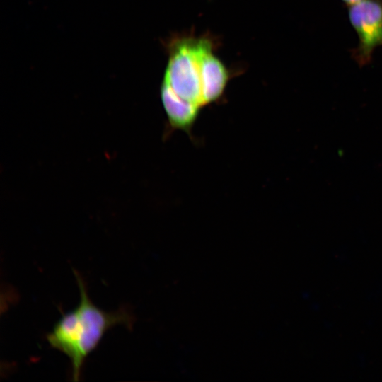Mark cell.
<instances>
[{"label":"cell","instance_id":"cell-1","mask_svg":"<svg viewBox=\"0 0 382 382\" xmlns=\"http://www.w3.org/2000/svg\"><path fill=\"white\" fill-rule=\"evenodd\" d=\"M74 276L80 301L72 311L62 313L46 339L52 348L70 359L72 380L78 381L85 359L97 347L106 332L116 325L132 328L134 317L125 307L114 311L98 308L90 299L80 274L74 270Z\"/></svg>","mask_w":382,"mask_h":382},{"label":"cell","instance_id":"cell-6","mask_svg":"<svg viewBox=\"0 0 382 382\" xmlns=\"http://www.w3.org/2000/svg\"><path fill=\"white\" fill-rule=\"evenodd\" d=\"M344 4H345L347 6H349L351 5L355 4L357 3H359L363 0H341Z\"/></svg>","mask_w":382,"mask_h":382},{"label":"cell","instance_id":"cell-3","mask_svg":"<svg viewBox=\"0 0 382 382\" xmlns=\"http://www.w3.org/2000/svg\"><path fill=\"white\" fill-rule=\"evenodd\" d=\"M348 18L359 38L351 56L361 67L371 62L374 50L382 46V0H363L349 6Z\"/></svg>","mask_w":382,"mask_h":382},{"label":"cell","instance_id":"cell-5","mask_svg":"<svg viewBox=\"0 0 382 382\" xmlns=\"http://www.w3.org/2000/svg\"><path fill=\"white\" fill-rule=\"evenodd\" d=\"M228 73L222 62L209 52L203 63L202 99L204 107L219 100L228 81Z\"/></svg>","mask_w":382,"mask_h":382},{"label":"cell","instance_id":"cell-2","mask_svg":"<svg viewBox=\"0 0 382 382\" xmlns=\"http://www.w3.org/2000/svg\"><path fill=\"white\" fill-rule=\"evenodd\" d=\"M212 51L205 38L183 37L170 47L163 83L184 100L200 108L202 99V69L207 54Z\"/></svg>","mask_w":382,"mask_h":382},{"label":"cell","instance_id":"cell-4","mask_svg":"<svg viewBox=\"0 0 382 382\" xmlns=\"http://www.w3.org/2000/svg\"><path fill=\"white\" fill-rule=\"evenodd\" d=\"M161 98L169 127L172 130H181L190 137L202 108L188 103L177 96L167 85L162 83Z\"/></svg>","mask_w":382,"mask_h":382}]
</instances>
